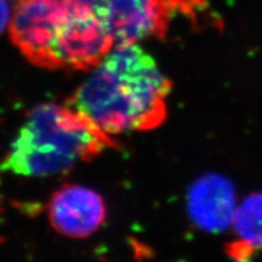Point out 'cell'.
<instances>
[{"mask_svg": "<svg viewBox=\"0 0 262 262\" xmlns=\"http://www.w3.org/2000/svg\"><path fill=\"white\" fill-rule=\"evenodd\" d=\"M169 79L137 43L119 44L106 54L67 102L106 134L159 127L166 118Z\"/></svg>", "mask_w": 262, "mask_h": 262, "instance_id": "obj_1", "label": "cell"}, {"mask_svg": "<svg viewBox=\"0 0 262 262\" xmlns=\"http://www.w3.org/2000/svg\"><path fill=\"white\" fill-rule=\"evenodd\" d=\"M115 147L108 134L69 105L33 110L10 145L0 169L24 177L63 173Z\"/></svg>", "mask_w": 262, "mask_h": 262, "instance_id": "obj_2", "label": "cell"}, {"mask_svg": "<svg viewBox=\"0 0 262 262\" xmlns=\"http://www.w3.org/2000/svg\"><path fill=\"white\" fill-rule=\"evenodd\" d=\"M100 6H80L71 10L56 31L47 69H93L107 54L114 39Z\"/></svg>", "mask_w": 262, "mask_h": 262, "instance_id": "obj_3", "label": "cell"}, {"mask_svg": "<svg viewBox=\"0 0 262 262\" xmlns=\"http://www.w3.org/2000/svg\"><path fill=\"white\" fill-rule=\"evenodd\" d=\"M97 5L100 0H20L9 26L12 42L29 61L47 68L61 21L77 7Z\"/></svg>", "mask_w": 262, "mask_h": 262, "instance_id": "obj_4", "label": "cell"}, {"mask_svg": "<svg viewBox=\"0 0 262 262\" xmlns=\"http://www.w3.org/2000/svg\"><path fill=\"white\" fill-rule=\"evenodd\" d=\"M100 11L114 43L130 44L166 34L180 0H100Z\"/></svg>", "mask_w": 262, "mask_h": 262, "instance_id": "obj_5", "label": "cell"}, {"mask_svg": "<svg viewBox=\"0 0 262 262\" xmlns=\"http://www.w3.org/2000/svg\"><path fill=\"white\" fill-rule=\"evenodd\" d=\"M49 221L59 234L71 238L91 236L106 220L104 199L91 188L66 185L49 203Z\"/></svg>", "mask_w": 262, "mask_h": 262, "instance_id": "obj_6", "label": "cell"}, {"mask_svg": "<svg viewBox=\"0 0 262 262\" xmlns=\"http://www.w3.org/2000/svg\"><path fill=\"white\" fill-rule=\"evenodd\" d=\"M236 207L233 185L220 175L199 178L187 194V210L190 219L207 232H222L231 226Z\"/></svg>", "mask_w": 262, "mask_h": 262, "instance_id": "obj_7", "label": "cell"}, {"mask_svg": "<svg viewBox=\"0 0 262 262\" xmlns=\"http://www.w3.org/2000/svg\"><path fill=\"white\" fill-rule=\"evenodd\" d=\"M231 226L235 238L229 253L236 259H246L262 250V191L247 195L237 204Z\"/></svg>", "mask_w": 262, "mask_h": 262, "instance_id": "obj_8", "label": "cell"}, {"mask_svg": "<svg viewBox=\"0 0 262 262\" xmlns=\"http://www.w3.org/2000/svg\"><path fill=\"white\" fill-rule=\"evenodd\" d=\"M11 18V10L7 0H0V34L8 26H10Z\"/></svg>", "mask_w": 262, "mask_h": 262, "instance_id": "obj_9", "label": "cell"}]
</instances>
